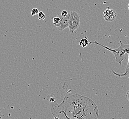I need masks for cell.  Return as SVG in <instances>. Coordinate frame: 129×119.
Listing matches in <instances>:
<instances>
[{"label": "cell", "instance_id": "7a4b0ae2", "mask_svg": "<svg viewBox=\"0 0 129 119\" xmlns=\"http://www.w3.org/2000/svg\"><path fill=\"white\" fill-rule=\"evenodd\" d=\"M118 38L119 39L120 43V46L116 49H112L111 48H109L108 47L103 45V44L99 43L97 41H95L92 43L94 44H97L101 47H103L105 49L108 50L109 51L113 53L114 55L115 60L117 62L119 63L120 66H122V62L124 60L125 57V54H128L129 53V44H124L122 42L119 36L118 35Z\"/></svg>", "mask_w": 129, "mask_h": 119}, {"label": "cell", "instance_id": "30bf717a", "mask_svg": "<svg viewBox=\"0 0 129 119\" xmlns=\"http://www.w3.org/2000/svg\"><path fill=\"white\" fill-rule=\"evenodd\" d=\"M39 13V11L38 8H34L31 10V15L35 16L38 15Z\"/></svg>", "mask_w": 129, "mask_h": 119}, {"label": "cell", "instance_id": "52a82bcc", "mask_svg": "<svg viewBox=\"0 0 129 119\" xmlns=\"http://www.w3.org/2000/svg\"><path fill=\"white\" fill-rule=\"evenodd\" d=\"M53 24L57 27H59L61 24V20L59 17H54L53 18Z\"/></svg>", "mask_w": 129, "mask_h": 119}, {"label": "cell", "instance_id": "2e32d148", "mask_svg": "<svg viewBox=\"0 0 129 119\" xmlns=\"http://www.w3.org/2000/svg\"><path fill=\"white\" fill-rule=\"evenodd\" d=\"M0 119H1V117H0Z\"/></svg>", "mask_w": 129, "mask_h": 119}, {"label": "cell", "instance_id": "8fae6325", "mask_svg": "<svg viewBox=\"0 0 129 119\" xmlns=\"http://www.w3.org/2000/svg\"><path fill=\"white\" fill-rule=\"evenodd\" d=\"M68 13H69L67 11H62L61 12V16H62V17L64 18V17H66L67 16Z\"/></svg>", "mask_w": 129, "mask_h": 119}, {"label": "cell", "instance_id": "277c9868", "mask_svg": "<svg viewBox=\"0 0 129 119\" xmlns=\"http://www.w3.org/2000/svg\"><path fill=\"white\" fill-rule=\"evenodd\" d=\"M117 16V13L115 11L108 8L104 11L103 13L104 19L107 22H112L115 20Z\"/></svg>", "mask_w": 129, "mask_h": 119}, {"label": "cell", "instance_id": "9c48e42d", "mask_svg": "<svg viewBox=\"0 0 129 119\" xmlns=\"http://www.w3.org/2000/svg\"><path fill=\"white\" fill-rule=\"evenodd\" d=\"M38 18L40 20H44L46 18V15L43 12H40L38 14Z\"/></svg>", "mask_w": 129, "mask_h": 119}, {"label": "cell", "instance_id": "3957f363", "mask_svg": "<svg viewBox=\"0 0 129 119\" xmlns=\"http://www.w3.org/2000/svg\"><path fill=\"white\" fill-rule=\"evenodd\" d=\"M80 16L79 13L75 11L70 12V17L69 28L70 33L72 34L77 30L80 26Z\"/></svg>", "mask_w": 129, "mask_h": 119}, {"label": "cell", "instance_id": "9a60e30c", "mask_svg": "<svg viewBox=\"0 0 129 119\" xmlns=\"http://www.w3.org/2000/svg\"><path fill=\"white\" fill-rule=\"evenodd\" d=\"M128 7H129V4H128Z\"/></svg>", "mask_w": 129, "mask_h": 119}, {"label": "cell", "instance_id": "6da1fadb", "mask_svg": "<svg viewBox=\"0 0 129 119\" xmlns=\"http://www.w3.org/2000/svg\"><path fill=\"white\" fill-rule=\"evenodd\" d=\"M54 117L60 119H98L99 110L94 101L79 94H69L61 103L50 102Z\"/></svg>", "mask_w": 129, "mask_h": 119}, {"label": "cell", "instance_id": "7c38bea8", "mask_svg": "<svg viewBox=\"0 0 129 119\" xmlns=\"http://www.w3.org/2000/svg\"><path fill=\"white\" fill-rule=\"evenodd\" d=\"M125 97H126L127 99L129 101V90L127 92Z\"/></svg>", "mask_w": 129, "mask_h": 119}, {"label": "cell", "instance_id": "5b68a950", "mask_svg": "<svg viewBox=\"0 0 129 119\" xmlns=\"http://www.w3.org/2000/svg\"><path fill=\"white\" fill-rule=\"evenodd\" d=\"M70 13H69L67 16L64 18L62 17L61 15L59 16V18L61 20V24L59 27H57V28L60 31H63V30H64L65 29L68 28L69 23H70Z\"/></svg>", "mask_w": 129, "mask_h": 119}, {"label": "cell", "instance_id": "5bb4252c", "mask_svg": "<svg viewBox=\"0 0 129 119\" xmlns=\"http://www.w3.org/2000/svg\"><path fill=\"white\" fill-rule=\"evenodd\" d=\"M128 11H129V8H128Z\"/></svg>", "mask_w": 129, "mask_h": 119}, {"label": "cell", "instance_id": "8992f818", "mask_svg": "<svg viewBox=\"0 0 129 119\" xmlns=\"http://www.w3.org/2000/svg\"><path fill=\"white\" fill-rule=\"evenodd\" d=\"M128 54V60L127 64L125 66H124V65L122 66V67H124L125 68V73H117L116 72H115L114 70H112V73H113L115 76H118V77H119V78L126 77L127 75H128L129 74V53Z\"/></svg>", "mask_w": 129, "mask_h": 119}, {"label": "cell", "instance_id": "4fadbf2b", "mask_svg": "<svg viewBox=\"0 0 129 119\" xmlns=\"http://www.w3.org/2000/svg\"><path fill=\"white\" fill-rule=\"evenodd\" d=\"M54 119H60L59 118H57V117H54Z\"/></svg>", "mask_w": 129, "mask_h": 119}, {"label": "cell", "instance_id": "ba28073f", "mask_svg": "<svg viewBox=\"0 0 129 119\" xmlns=\"http://www.w3.org/2000/svg\"><path fill=\"white\" fill-rule=\"evenodd\" d=\"M88 44H89V41L87 39H85V38L82 39H81V40L80 42V45L83 48H85L88 45Z\"/></svg>", "mask_w": 129, "mask_h": 119}]
</instances>
